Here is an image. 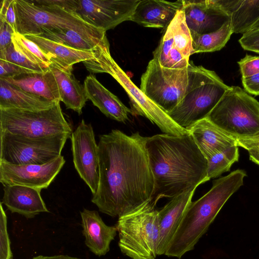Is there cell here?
I'll use <instances>...</instances> for the list:
<instances>
[{"label": "cell", "mask_w": 259, "mask_h": 259, "mask_svg": "<svg viewBox=\"0 0 259 259\" xmlns=\"http://www.w3.org/2000/svg\"><path fill=\"white\" fill-rule=\"evenodd\" d=\"M188 81L184 96L167 114L179 125L188 130L205 118L220 101L229 86L216 73L190 62Z\"/></svg>", "instance_id": "277c9868"}, {"label": "cell", "mask_w": 259, "mask_h": 259, "mask_svg": "<svg viewBox=\"0 0 259 259\" xmlns=\"http://www.w3.org/2000/svg\"><path fill=\"white\" fill-rule=\"evenodd\" d=\"M70 134L30 138L0 130V162L44 164L61 155Z\"/></svg>", "instance_id": "30bf717a"}, {"label": "cell", "mask_w": 259, "mask_h": 259, "mask_svg": "<svg viewBox=\"0 0 259 259\" xmlns=\"http://www.w3.org/2000/svg\"><path fill=\"white\" fill-rule=\"evenodd\" d=\"M232 33L230 21L213 32L203 34L191 33L193 54L220 50L228 41Z\"/></svg>", "instance_id": "f1b7e54d"}, {"label": "cell", "mask_w": 259, "mask_h": 259, "mask_svg": "<svg viewBox=\"0 0 259 259\" xmlns=\"http://www.w3.org/2000/svg\"><path fill=\"white\" fill-rule=\"evenodd\" d=\"M17 32L37 35L44 29H67L101 39L106 31L84 21L78 15L55 7L38 6L30 1L15 0Z\"/></svg>", "instance_id": "ba28073f"}, {"label": "cell", "mask_w": 259, "mask_h": 259, "mask_svg": "<svg viewBox=\"0 0 259 259\" xmlns=\"http://www.w3.org/2000/svg\"><path fill=\"white\" fill-rule=\"evenodd\" d=\"M147 137L118 130L99 136V182L92 202L102 213L120 217L151 199L154 178Z\"/></svg>", "instance_id": "6da1fadb"}, {"label": "cell", "mask_w": 259, "mask_h": 259, "mask_svg": "<svg viewBox=\"0 0 259 259\" xmlns=\"http://www.w3.org/2000/svg\"><path fill=\"white\" fill-rule=\"evenodd\" d=\"M33 71L20 66L0 59V78L12 77L22 73Z\"/></svg>", "instance_id": "f35d334b"}, {"label": "cell", "mask_w": 259, "mask_h": 259, "mask_svg": "<svg viewBox=\"0 0 259 259\" xmlns=\"http://www.w3.org/2000/svg\"><path fill=\"white\" fill-rule=\"evenodd\" d=\"M0 51L5 49L12 42L14 30L6 22L0 21Z\"/></svg>", "instance_id": "ab89813d"}, {"label": "cell", "mask_w": 259, "mask_h": 259, "mask_svg": "<svg viewBox=\"0 0 259 259\" xmlns=\"http://www.w3.org/2000/svg\"><path fill=\"white\" fill-rule=\"evenodd\" d=\"M196 189L193 188L171 198L158 210L159 242L158 255L165 254L186 209L192 201Z\"/></svg>", "instance_id": "2e32d148"}, {"label": "cell", "mask_w": 259, "mask_h": 259, "mask_svg": "<svg viewBox=\"0 0 259 259\" xmlns=\"http://www.w3.org/2000/svg\"><path fill=\"white\" fill-rule=\"evenodd\" d=\"M31 259H81L67 255H55L53 256L38 255Z\"/></svg>", "instance_id": "7bdbcfd3"}, {"label": "cell", "mask_w": 259, "mask_h": 259, "mask_svg": "<svg viewBox=\"0 0 259 259\" xmlns=\"http://www.w3.org/2000/svg\"><path fill=\"white\" fill-rule=\"evenodd\" d=\"M41 190L21 186H4L2 203L12 213H18L27 219L40 212H48L40 195Z\"/></svg>", "instance_id": "d6986e66"}, {"label": "cell", "mask_w": 259, "mask_h": 259, "mask_svg": "<svg viewBox=\"0 0 259 259\" xmlns=\"http://www.w3.org/2000/svg\"><path fill=\"white\" fill-rule=\"evenodd\" d=\"M242 78L252 76L259 72V56H246L238 62Z\"/></svg>", "instance_id": "e575fe53"}, {"label": "cell", "mask_w": 259, "mask_h": 259, "mask_svg": "<svg viewBox=\"0 0 259 259\" xmlns=\"http://www.w3.org/2000/svg\"><path fill=\"white\" fill-rule=\"evenodd\" d=\"M141 81V91L168 113L185 95L188 81V68H165L153 58L149 62Z\"/></svg>", "instance_id": "8fae6325"}, {"label": "cell", "mask_w": 259, "mask_h": 259, "mask_svg": "<svg viewBox=\"0 0 259 259\" xmlns=\"http://www.w3.org/2000/svg\"><path fill=\"white\" fill-rule=\"evenodd\" d=\"M0 207V259H13V253L10 247V241L7 231V218L2 202Z\"/></svg>", "instance_id": "836d02e7"}, {"label": "cell", "mask_w": 259, "mask_h": 259, "mask_svg": "<svg viewBox=\"0 0 259 259\" xmlns=\"http://www.w3.org/2000/svg\"><path fill=\"white\" fill-rule=\"evenodd\" d=\"M230 17L233 33L243 34L259 28V0H218Z\"/></svg>", "instance_id": "603a6c76"}, {"label": "cell", "mask_w": 259, "mask_h": 259, "mask_svg": "<svg viewBox=\"0 0 259 259\" xmlns=\"http://www.w3.org/2000/svg\"><path fill=\"white\" fill-rule=\"evenodd\" d=\"M65 163L62 155L44 164L0 162V182L4 186L21 185L41 190L50 186Z\"/></svg>", "instance_id": "5bb4252c"}, {"label": "cell", "mask_w": 259, "mask_h": 259, "mask_svg": "<svg viewBox=\"0 0 259 259\" xmlns=\"http://www.w3.org/2000/svg\"><path fill=\"white\" fill-rule=\"evenodd\" d=\"M56 103L24 91L0 78V108L41 110L52 107Z\"/></svg>", "instance_id": "d4e9b609"}, {"label": "cell", "mask_w": 259, "mask_h": 259, "mask_svg": "<svg viewBox=\"0 0 259 259\" xmlns=\"http://www.w3.org/2000/svg\"><path fill=\"white\" fill-rule=\"evenodd\" d=\"M248 152L250 160L259 165V150H251Z\"/></svg>", "instance_id": "ee69618b"}, {"label": "cell", "mask_w": 259, "mask_h": 259, "mask_svg": "<svg viewBox=\"0 0 259 259\" xmlns=\"http://www.w3.org/2000/svg\"><path fill=\"white\" fill-rule=\"evenodd\" d=\"M153 59L165 68L182 69L187 67L189 60L187 59L175 46L171 30L168 25L157 47L153 52Z\"/></svg>", "instance_id": "83f0119b"}, {"label": "cell", "mask_w": 259, "mask_h": 259, "mask_svg": "<svg viewBox=\"0 0 259 259\" xmlns=\"http://www.w3.org/2000/svg\"><path fill=\"white\" fill-rule=\"evenodd\" d=\"M188 131L206 158L237 145L235 139L223 132L207 118L198 121Z\"/></svg>", "instance_id": "44dd1931"}, {"label": "cell", "mask_w": 259, "mask_h": 259, "mask_svg": "<svg viewBox=\"0 0 259 259\" xmlns=\"http://www.w3.org/2000/svg\"><path fill=\"white\" fill-rule=\"evenodd\" d=\"M49 68L57 81L61 101L65 105L67 109H72L81 114L82 108L88 100L83 85L75 79L72 71L65 70L54 63H52Z\"/></svg>", "instance_id": "484cf974"}, {"label": "cell", "mask_w": 259, "mask_h": 259, "mask_svg": "<svg viewBox=\"0 0 259 259\" xmlns=\"http://www.w3.org/2000/svg\"><path fill=\"white\" fill-rule=\"evenodd\" d=\"M242 83L247 93L255 96L259 95V72L252 76L242 78Z\"/></svg>", "instance_id": "60d3db41"}, {"label": "cell", "mask_w": 259, "mask_h": 259, "mask_svg": "<svg viewBox=\"0 0 259 259\" xmlns=\"http://www.w3.org/2000/svg\"><path fill=\"white\" fill-rule=\"evenodd\" d=\"M83 87L88 100H91L107 117L122 122L128 120L129 114H132L131 109L105 88L94 75L87 76Z\"/></svg>", "instance_id": "ffe728a7"}, {"label": "cell", "mask_w": 259, "mask_h": 259, "mask_svg": "<svg viewBox=\"0 0 259 259\" xmlns=\"http://www.w3.org/2000/svg\"><path fill=\"white\" fill-rule=\"evenodd\" d=\"M24 36L36 44L49 57L52 63L68 71H72L73 65L75 63L83 62L95 57L94 50H77L40 36L33 35Z\"/></svg>", "instance_id": "cb8c5ba5"}, {"label": "cell", "mask_w": 259, "mask_h": 259, "mask_svg": "<svg viewBox=\"0 0 259 259\" xmlns=\"http://www.w3.org/2000/svg\"><path fill=\"white\" fill-rule=\"evenodd\" d=\"M182 10L191 33L213 32L230 21L229 15L218 0H183Z\"/></svg>", "instance_id": "9a60e30c"}, {"label": "cell", "mask_w": 259, "mask_h": 259, "mask_svg": "<svg viewBox=\"0 0 259 259\" xmlns=\"http://www.w3.org/2000/svg\"><path fill=\"white\" fill-rule=\"evenodd\" d=\"M146 149L154 178L151 200L172 198L209 181L207 160L193 136L165 133L147 137Z\"/></svg>", "instance_id": "7a4b0ae2"}, {"label": "cell", "mask_w": 259, "mask_h": 259, "mask_svg": "<svg viewBox=\"0 0 259 259\" xmlns=\"http://www.w3.org/2000/svg\"><path fill=\"white\" fill-rule=\"evenodd\" d=\"M239 42L244 50L259 54V28L243 34Z\"/></svg>", "instance_id": "8d00e7d4"}, {"label": "cell", "mask_w": 259, "mask_h": 259, "mask_svg": "<svg viewBox=\"0 0 259 259\" xmlns=\"http://www.w3.org/2000/svg\"><path fill=\"white\" fill-rule=\"evenodd\" d=\"M239 147L228 148L207 158V176L209 179L217 178L228 171L232 164L239 159Z\"/></svg>", "instance_id": "4dcf8cb0"}, {"label": "cell", "mask_w": 259, "mask_h": 259, "mask_svg": "<svg viewBox=\"0 0 259 259\" xmlns=\"http://www.w3.org/2000/svg\"><path fill=\"white\" fill-rule=\"evenodd\" d=\"M94 52V59L83 62L86 68L93 73H107L111 75L127 94L132 114L147 118L165 134L180 136L189 133L176 123L132 82L111 57L108 40L99 45Z\"/></svg>", "instance_id": "5b68a950"}, {"label": "cell", "mask_w": 259, "mask_h": 259, "mask_svg": "<svg viewBox=\"0 0 259 259\" xmlns=\"http://www.w3.org/2000/svg\"><path fill=\"white\" fill-rule=\"evenodd\" d=\"M36 36L83 51H94L99 45L107 40V38L101 39L67 29H44Z\"/></svg>", "instance_id": "4316f807"}, {"label": "cell", "mask_w": 259, "mask_h": 259, "mask_svg": "<svg viewBox=\"0 0 259 259\" xmlns=\"http://www.w3.org/2000/svg\"><path fill=\"white\" fill-rule=\"evenodd\" d=\"M237 146L247 150L248 151L251 150H259V136L241 140H236Z\"/></svg>", "instance_id": "b9f144b4"}, {"label": "cell", "mask_w": 259, "mask_h": 259, "mask_svg": "<svg viewBox=\"0 0 259 259\" xmlns=\"http://www.w3.org/2000/svg\"><path fill=\"white\" fill-rule=\"evenodd\" d=\"M151 200L118 217V246L132 259H155L159 242L158 210Z\"/></svg>", "instance_id": "8992f818"}, {"label": "cell", "mask_w": 259, "mask_h": 259, "mask_svg": "<svg viewBox=\"0 0 259 259\" xmlns=\"http://www.w3.org/2000/svg\"><path fill=\"white\" fill-rule=\"evenodd\" d=\"M140 0H77L76 14L88 23L106 32L130 21Z\"/></svg>", "instance_id": "4fadbf2b"}, {"label": "cell", "mask_w": 259, "mask_h": 259, "mask_svg": "<svg viewBox=\"0 0 259 259\" xmlns=\"http://www.w3.org/2000/svg\"><path fill=\"white\" fill-rule=\"evenodd\" d=\"M169 26L175 47L187 59L189 60L190 56L193 54L192 39L182 9L178 12Z\"/></svg>", "instance_id": "f546056e"}, {"label": "cell", "mask_w": 259, "mask_h": 259, "mask_svg": "<svg viewBox=\"0 0 259 259\" xmlns=\"http://www.w3.org/2000/svg\"><path fill=\"white\" fill-rule=\"evenodd\" d=\"M24 91L52 102H60L58 86L50 69L45 72L24 73L8 78H0Z\"/></svg>", "instance_id": "7402d4cb"}, {"label": "cell", "mask_w": 259, "mask_h": 259, "mask_svg": "<svg viewBox=\"0 0 259 259\" xmlns=\"http://www.w3.org/2000/svg\"><path fill=\"white\" fill-rule=\"evenodd\" d=\"M182 8L183 1L180 0H140L130 21L144 27L165 29Z\"/></svg>", "instance_id": "e0dca14e"}, {"label": "cell", "mask_w": 259, "mask_h": 259, "mask_svg": "<svg viewBox=\"0 0 259 259\" xmlns=\"http://www.w3.org/2000/svg\"><path fill=\"white\" fill-rule=\"evenodd\" d=\"M246 171L236 169L213 182L210 189L186 209L164 255L181 258L193 250L231 196L243 185Z\"/></svg>", "instance_id": "3957f363"}, {"label": "cell", "mask_w": 259, "mask_h": 259, "mask_svg": "<svg viewBox=\"0 0 259 259\" xmlns=\"http://www.w3.org/2000/svg\"><path fill=\"white\" fill-rule=\"evenodd\" d=\"M0 130L37 138L72 133L60 102L41 110L0 108Z\"/></svg>", "instance_id": "9c48e42d"}, {"label": "cell", "mask_w": 259, "mask_h": 259, "mask_svg": "<svg viewBox=\"0 0 259 259\" xmlns=\"http://www.w3.org/2000/svg\"><path fill=\"white\" fill-rule=\"evenodd\" d=\"M30 2L36 5L58 7L76 14L77 0H33Z\"/></svg>", "instance_id": "74e56055"}, {"label": "cell", "mask_w": 259, "mask_h": 259, "mask_svg": "<svg viewBox=\"0 0 259 259\" xmlns=\"http://www.w3.org/2000/svg\"><path fill=\"white\" fill-rule=\"evenodd\" d=\"M70 139L74 167L94 195L99 185V167L98 145L92 125L82 119Z\"/></svg>", "instance_id": "7c38bea8"}, {"label": "cell", "mask_w": 259, "mask_h": 259, "mask_svg": "<svg viewBox=\"0 0 259 259\" xmlns=\"http://www.w3.org/2000/svg\"><path fill=\"white\" fill-rule=\"evenodd\" d=\"M0 59L35 72H42L49 69H46L30 61L15 48L13 42L5 49L0 51Z\"/></svg>", "instance_id": "d6a6232c"}, {"label": "cell", "mask_w": 259, "mask_h": 259, "mask_svg": "<svg viewBox=\"0 0 259 259\" xmlns=\"http://www.w3.org/2000/svg\"><path fill=\"white\" fill-rule=\"evenodd\" d=\"M15 0H2L0 4V21L9 24L15 32L16 30V18L15 11Z\"/></svg>", "instance_id": "d590c367"}, {"label": "cell", "mask_w": 259, "mask_h": 259, "mask_svg": "<svg viewBox=\"0 0 259 259\" xmlns=\"http://www.w3.org/2000/svg\"><path fill=\"white\" fill-rule=\"evenodd\" d=\"M206 118L236 140L259 136V102L239 87H230Z\"/></svg>", "instance_id": "52a82bcc"}, {"label": "cell", "mask_w": 259, "mask_h": 259, "mask_svg": "<svg viewBox=\"0 0 259 259\" xmlns=\"http://www.w3.org/2000/svg\"><path fill=\"white\" fill-rule=\"evenodd\" d=\"M80 215L85 245L95 255H105L117 234L116 226L106 225L96 210L83 209Z\"/></svg>", "instance_id": "ac0fdd59"}, {"label": "cell", "mask_w": 259, "mask_h": 259, "mask_svg": "<svg viewBox=\"0 0 259 259\" xmlns=\"http://www.w3.org/2000/svg\"><path fill=\"white\" fill-rule=\"evenodd\" d=\"M15 48L33 63L49 69L52 62L49 57L34 42L15 32L12 37Z\"/></svg>", "instance_id": "1f68e13d"}]
</instances>
